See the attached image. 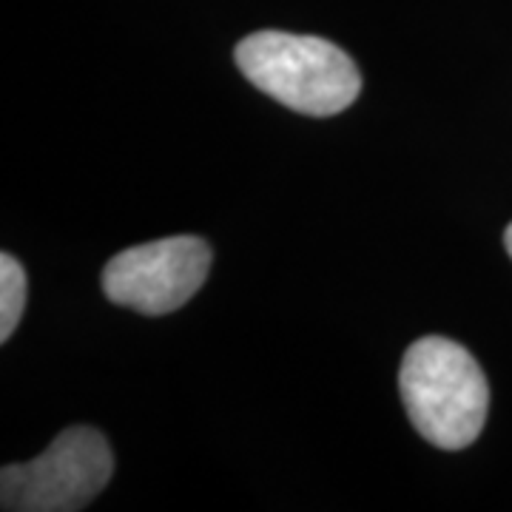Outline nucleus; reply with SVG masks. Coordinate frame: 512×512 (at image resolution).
Here are the masks:
<instances>
[{
  "mask_svg": "<svg viewBox=\"0 0 512 512\" xmlns=\"http://www.w3.org/2000/svg\"><path fill=\"white\" fill-rule=\"evenodd\" d=\"M399 390L421 439L441 450H464L484 430L490 384L476 356L453 339H416L404 353Z\"/></svg>",
  "mask_w": 512,
  "mask_h": 512,
  "instance_id": "1",
  "label": "nucleus"
},
{
  "mask_svg": "<svg viewBox=\"0 0 512 512\" xmlns=\"http://www.w3.org/2000/svg\"><path fill=\"white\" fill-rule=\"evenodd\" d=\"M237 66L259 92L282 106L330 117L339 114L362 92L356 63L325 37L291 32H254L237 43Z\"/></svg>",
  "mask_w": 512,
  "mask_h": 512,
  "instance_id": "2",
  "label": "nucleus"
},
{
  "mask_svg": "<svg viewBox=\"0 0 512 512\" xmlns=\"http://www.w3.org/2000/svg\"><path fill=\"white\" fill-rule=\"evenodd\" d=\"M114 456L103 433L69 427L32 461L0 470V507L6 512H77L106 490Z\"/></svg>",
  "mask_w": 512,
  "mask_h": 512,
  "instance_id": "3",
  "label": "nucleus"
},
{
  "mask_svg": "<svg viewBox=\"0 0 512 512\" xmlns=\"http://www.w3.org/2000/svg\"><path fill=\"white\" fill-rule=\"evenodd\" d=\"M211 271V245L200 237H168L126 248L103 268V293L114 305L146 316L183 308Z\"/></svg>",
  "mask_w": 512,
  "mask_h": 512,
  "instance_id": "4",
  "label": "nucleus"
},
{
  "mask_svg": "<svg viewBox=\"0 0 512 512\" xmlns=\"http://www.w3.org/2000/svg\"><path fill=\"white\" fill-rule=\"evenodd\" d=\"M26 271L12 254H0V342L18 328L20 316L26 311Z\"/></svg>",
  "mask_w": 512,
  "mask_h": 512,
  "instance_id": "5",
  "label": "nucleus"
},
{
  "mask_svg": "<svg viewBox=\"0 0 512 512\" xmlns=\"http://www.w3.org/2000/svg\"><path fill=\"white\" fill-rule=\"evenodd\" d=\"M504 245H507V254H510L512 259V222L507 225V231H504Z\"/></svg>",
  "mask_w": 512,
  "mask_h": 512,
  "instance_id": "6",
  "label": "nucleus"
}]
</instances>
